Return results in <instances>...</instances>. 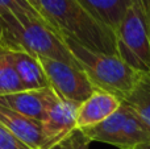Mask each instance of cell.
<instances>
[{"instance_id":"1","label":"cell","mask_w":150,"mask_h":149,"mask_svg":"<svg viewBox=\"0 0 150 149\" xmlns=\"http://www.w3.org/2000/svg\"><path fill=\"white\" fill-rule=\"evenodd\" d=\"M40 12L61 36L93 52L116 55L115 32L93 17L76 0H38Z\"/></svg>"},{"instance_id":"2","label":"cell","mask_w":150,"mask_h":149,"mask_svg":"<svg viewBox=\"0 0 150 149\" xmlns=\"http://www.w3.org/2000/svg\"><path fill=\"white\" fill-rule=\"evenodd\" d=\"M0 45L11 50L26 52L36 57L41 55L80 69L62 36L41 17L17 18L9 12H0Z\"/></svg>"},{"instance_id":"3","label":"cell","mask_w":150,"mask_h":149,"mask_svg":"<svg viewBox=\"0 0 150 149\" xmlns=\"http://www.w3.org/2000/svg\"><path fill=\"white\" fill-rule=\"evenodd\" d=\"M62 38L93 89L109 92L121 102L130 94L141 74L130 69L119 55L93 52L67 36Z\"/></svg>"},{"instance_id":"4","label":"cell","mask_w":150,"mask_h":149,"mask_svg":"<svg viewBox=\"0 0 150 149\" xmlns=\"http://www.w3.org/2000/svg\"><path fill=\"white\" fill-rule=\"evenodd\" d=\"M116 36V54L141 75H150V37L141 0H133Z\"/></svg>"},{"instance_id":"5","label":"cell","mask_w":150,"mask_h":149,"mask_svg":"<svg viewBox=\"0 0 150 149\" xmlns=\"http://www.w3.org/2000/svg\"><path fill=\"white\" fill-rule=\"evenodd\" d=\"M82 133L88 141L105 143L120 149H128L140 143L150 141V129L124 102L105 120L83 129Z\"/></svg>"},{"instance_id":"6","label":"cell","mask_w":150,"mask_h":149,"mask_svg":"<svg viewBox=\"0 0 150 149\" xmlns=\"http://www.w3.org/2000/svg\"><path fill=\"white\" fill-rule=\"evenodd\" d=\"M37 60L46 74L50 89L59 99L80 104L95 91L84 71L80 69L41 55H37Z\"/></svg>"},{"instance_id":"7","label":"cell","mask_w":150,"mask_h":149,"mask_svg":"<svg viewBox=\"0 0 150 149\" xmlns=\"http://www.w3.org/2000/svg\"><path fill=\"white\" fill-rule=\"evenodd\" d=\"M79 104L58 99L49 108L41 121L44 144L41 149H54L65 143L76 131V116Z\"/></svg>"},{"instance_id":"8","label":"cell","mask_w":150,"mask_h":149,"mask_svg":"<svg viewBox=\"0 0 150 149\" xmlns=\"http://www.w3.org/2000/svg\"><path fill=\"white\" fill-rule=\"evenodd\" d=\"M59 98L50 87H45L38 90H24L16 94L0 96V104L24 116L42 121L49 108Z\"/></svg>"},{"instance_id":"9","label":"cell","mask_w":150,"mask_h":149,"mask_svg":"<svg viewBox=\"0 0 150 149\" xmlns=\"http://www.w3.org/2000/svg\"><path fill=\"white\" fill-rule=\"evenodd\" d=\"M121 106V100L109 92L95 90L83 103L79 104L76 116V129L91 128L105 120Z\"/></svg>"},{"instance_id":"10","label":"cell","mask_w":150,"mask_h":149,"mask_svg":"<svg viewBox=\"0 0 150 149\" xmlns=\"http://www.w3.org/2000/svg\"><path fill=\"white\" fill-rule=\"evenodd\" d=\"M0 124L32 149H41L44 144L41 121L12 111L0 104Z\"/></svg>"},{"instance_id":"11","label":"cell","mask_w":150,"mask_h":149,"mask_svg":"<svg viewBox=\"0 0 150 149\" xmlns=\"http://www.w3.org/2000/svg\"><path fill=\"white\" fill-rule=\"evenodd\" d=\"M5 50H7L8 60L15 67L24 89L38 90L50 87L46 74L36 55H32L26 52H20V50H11L7 48Z\"/></svg>"},{"instance_id":"12","label":"cell","mask_w":150,"mask_h":149,"mask_svg":"<svg viewBox=\"0 0 150 149\" xmlns=\"http://www.w3.org/2000/svg\"><path fill=\"white\" fill-rule=\"evenodd\" d=\"M76 1H79L100 23L116 32L133 0H76Z\"/></svg>"},{"instance_id":"13","label":"cell","mask_w":150,"mask_h":149,"mask_svg":"<svg viewBox=\"0 0 150 149\" xmlns=\"http://www.w3.org/2000/svg\"><path fill=\"white\" fill-rule=\"evenodd\" d=\"M122 102L129 106L150 129V75H140L136 86Z\"/></svg>"},{"instance_id":"14","label":"cell","mask_w":150,"mask_h":149,"mask_svg":"<svg viewBox=\"0 0 150 149\" xmlns=\"http://www.w3.org/2000/svg\"><path fill=\"white\" fill-rule=\"evenodd\" d=\"M24 86L15 67L7 57V50L0 45V96L24 91Z\"/></svg>"},{"instance_id":"15","label":"cell","mask_w":150,"mask_h":149,"mask_svg":"<svg viewBox=\"0 0 150 149\" xmlns=\"http://www.w3.org/2000/svg\"><path fill=\"white\" fill-rule=\"evenodd\" d=\"M0 12H9L17 18L42 17V15L28 0H0Z\"/></svg>"},{"instance_id":"16","label":"cell","mask_w":150,"mask_h":149,"mask_svg":"<svg viewBox=\"0 0 150 149\" xmlns=\"http://www.w3.org/2000/svg\"><path fill=\"white\" fill-rule=\"evenodd\" d=\"M0 149H32L0 124Z\"/></svg>"},{"instance_id":"17","label":"cell","mask_w":150,"mask_h":149,"mask_svg":"<svg viewBox=\"0 0 150 149\" xmlns=\"http://www.w3.org/2000/svg\"><path fill=\"white\" fill-rule=\"evenodd\" d=\"M88 144H90V141L86 139L82 131L76 129L65 143H62L54 149H88Z\"/></svg>"},{"instance_id":"18","label":"cell","mask_w":150,"mask_h":149,"mask_svg":"<svg viewBox=\"0 0 150 149\" xmlns=\"http://www.w3.org/2000/svg\"><path fill=\"white\" fill-rule=\"evenodd\" d=\"M141 4H142V8H144V13H145L146 25H148V32L150 37V0H141Z\"/></svg>"},{"instance_id":"19","label":"cell","mask_w":150,"mask_h":149,"mask_svg":"<svg viewBox=\"0 0 150 149\" xmlns=\"http://www.w3.org/2000/svg\"><path fill=\"white\" fill-rule=\"evenodd\" d=\"M128 149H150V141L140 143V144L134 145V147H132V148H128Z\"/></svg>"},{"instance_id":"20","label":"cell","mask_w":150,"mask_h":149,"mask_svg":"<svg viewBox=\"0 0 150 149\" xmlns=\"http://www.w3.org/2000/svg\"><path fill=\"white\" fill-rule=\"evenodd\" d=\"M28 1L30 3V4L33 5V7L36 8V9L40 12V3H38V0H28ZM40 13H41V12H40Z\"/></svg>"}]
</instances>
